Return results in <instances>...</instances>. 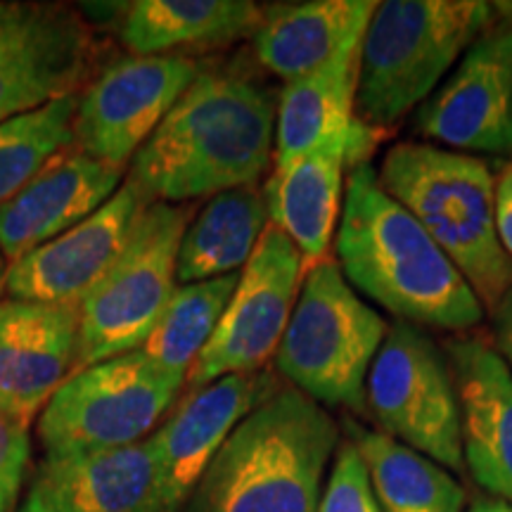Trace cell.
<instances>
[{"mask_svg":"<svg viewBox=\"0 0 512 512\" xmlns=\"http://www.w3.org/2000/svg\"><path fill=\"white\" fill-rule=\"evenodd\" d=\"M335 254L347 283L403 323L451 332L482 323L484 304L465 275L382 188L370 162L347 176Z\"/></svg>","mask_w":512,"mask_h":512,"instance_id":"cell-1","label":"cell"},{"mask_svg":"<svg viewBox=\"0 0 512 512\" xmlns=\"http://www.w3.org/2000/svg\"><path fill=\"white\" fill-rule=\"evenodd\" d=\"M273 95L235 74L200 72L133 157L150 202H185L256 185L275 147Z\"/></svg>","mask_w":512,"mask_h":512,"instance_id":"cell-2","label":"cell"},{"mask_svg":"<svg viewBox=\"0 0 512 512\" xmlns=\"http://www.w3.org/2000/svg\"><path fill=\"white\" fill-rule=\"evenodd\" d=\"M339 448L335 418L299 389H275L238 422L188 512H318Z\"/></svg>","mask_w":512,"mask_h":512,"instance_id":"cell-3","label":"cell"},{"mask_svg":"<svg viewBox=\"0 0 512 512\" xmlns=\"http://www.w3.org/2000/svg\"><path fill=\"white\" fill-rule=\"evenodd\" d=\"M377 178L465 275L484 309H494L512 285V259L496 233L489 164L439 145L396 143Z\"/></svg>","mask_w":512,"mask_h":512,"instance_id":"cell-4","label":"cell"},{"mask_svg":"<svg viewBox=\"0 0 512 512\" xmlns=\"http://www.w3.org/2000/svg\"><path fill=\"white\" fill-rule=\"evenodd\" d=\"M494 22L482 0H384L361 41L356 117L394 126L430 100L451 67Z\"/></svg>","mask_w":512,"mask_h":512,"instance_id":"cell-5","label":"cell"},{"mask_svg":"<svg viewBox=\"0 0 512 512\" xmlns=\"http://www.w3.org/2000/svg\"><path fill=\"white\" fill-rule=\"evenodd\" d=\"M387 332L380 311L358 297L337 261L325 259L304 275L275 368L320 406L363 411L370 366Z\"/></svg>","mask_w":512,"mask_h":512,"instance_id":"cell-6","label":"cell"},{"mask_svg":"<svg viewBox=\"0 0 512 512\" xmlns=\"http://www.w3.org/2000/svg\"><path fill=\"white\" fill-rule=\"evenodd\" d=\"M190 211L152 202L112 271L79 306V351L72 373L138 351L176 292V261Z\"/></svg>","mask_w":512,"mask_h":512,"instance_id":"cell-7","label":"cell"},{"mask_svg":"<svg viewBox=\"0 0 512 512\" xmlns=\"http://www.w3.org/2000/svg\"><path fill=\"white\" fill-rule=\"evenodd\" d=\"M183 384L185 377L166 373L140 349L72 373L38 420L46 458L138 444L169 413Z\"/></svg>","mask_w":512,"mask_h":512,"instance_id":"cell-8","label":"cell"},{"mask_svg":"<svg viewBox=\"0 0 512 512\" xmlns=\"http://www.w3.org/2000/svg\"><path fill=\"white\" fill-rule=\"evenodd\" d=\"M366 406L392 439L446 470L465 467L451 363L418 325H389L368 373Z\"/></svg>","mask_w":512,"mask_h":512,"instance_id":"cell-9","label":"cell"},{"mask_svg":"<svg viewBox=\"0 0 512 512\" xmlns=\"http://www.w3.org/2000/svg\"><path fill=\"white\" fill-rule=\"evenodd\" d=\"M304 275V256L283 230L268 223L242 268L219 328L190 368V389L207 387L228 375L259 373L278 351Z\"/></svg>","mask_w":512,"mask_h":512,"instance_id":"cell-10","label":"cell"},{"mask_svg":"<svg viewBox=\"0 0 512 512\" xmlns=\"http://www.w3.org/2000/svg\"><path fill=\"white\" fill-rule=\"evenodd\" d=\"M200 69L188 57H128L112 64L79 100L74 138L88 155L121 166L147 143Z\"/></svg>","mask_w":512,"mask_h":512,"instance_id":"cell-11","label":"cell"},{"mask_svg":"<svg viewBox=\"0 0 512 512\" xmlns=\"http://www.w3.org/2000/svg\"><path fill=\"white\" fill-rule=\"evenodd\" d=\"M415 128L463 155L512 157V22L491 24L422 102Z\"/></svg>","mask_w":512,"mask_h":512,"instance_id":"cell-12","label":"cell"},{"mask_svg":"<svg viewBox=\"0 0 512 512\" xmlns=\"http://www.w3.org/2000/svg\"><path fill=\"white\" fill-rule=\"evenodd\" d=\"M91 62V36L74 12L0 3V124L74 95Z\"/></svg>","mask_w":512,"mask_h":512,"instance_id":"cell-13","label":"cell"},{"mask_svg":"<svg viewBox=\"0 0 512 512\" xmlns=\"http://www.w3.org/2000/svg\"><path fill=\"white\" fill-rule=\"evenodd\" d=\"M147 204L145 192L126 181L95 214L8 266L10 299L81 306L124 254Z\"/></svg>","mask_w":512,"mask_h":512,"instance_id":"cell-14","label":"cell"},{"mask_svg":"<svg viewBox=\"0 0 512 512\" xmlns=\"http://www.w3.org/2000/svg\"><path fill=\"white\" fill-rule=\"evenodd\" d=\"M380 131L356 119L349 131L337 133L309 155L275 169L264 185L268 221L283 230L304 256L306 271L328 259L342 216V190L347 166L368 162Z\"/></svg>","mask_w":512,"mask_h":512,"instance_id":"cell-15","label":"cell"},{"mask_svg":"<svg viewBox=\"0 0 512 512\" xmlns=\"http://www.w3.org/2000/svg\"><path fill=\"white\" fill-rule=\"evenodd\" d=\"M275 389L280 387L271 373L228 375L192 389L152 434L159 463V512H178L190 501L230 432Z\"/></svg>","mask_w":512,"mask_h":512,"instance_id":"cell-16","label":"cell"},{"mask_svg":"<svg viewBox=\"0 0 512 512\" xmlns=\"http://www.w3.org/2000/svg\"><path fill=\"white\" fill-rule=\"evenodd\" d=\"M79 351V306L0 302V415L29 430Z\"/></svg>","mask_w":512,"mask_h":512,"instance_id":"cell-17","label":"cell"},{"mask_svg":"<svg viewBox=\"0 0 512 512\" xmlns=\"http://www.w3.org/2000/svg\"><path fill=\"white\" fill-rule=\"evenodd\" d=\"M460 403L463 460L491 498L512 503V370L489 342L446 344Z\"/></svg>","mask_w":512,"mask_h":512,"instance_id":"cell-18","label":"cell"},{"mask_svg":"<svg viewBox=\"0 0 512 512\" xmlns=\"http://www.w3.org/2000/svg\"><path fill=\"white\" fill-rule=\"evenodd\" d=\"M124 169L79 150H62L34 181L0 207V254L15 261L60 238L119 190Z\"/></svg>","mask_w":512,"mask_h":512,"instance_id":"cell-19","label":"cell"},{"mask_svg":"<svg viewBox=\"0 0 512 512\" xmlns=\"http://www.w3.org/2000/svg\"><path fill=\"white\" fill-rule=\"evenodd\" d=\"M29 494L55 512H159L152 437L107 451L46 458Z\"/></svg>","mask_w":512,"mask_h":512,"instance_id":"cell-20","label":"cell"},{"mask_svg":"<svg viewBox=\"0 0 512 512\" xmlns=\"http://www.w3.org/2000/svg\"><path fill=\"white\" fill-rule=\"evenodd\" d=\"M375 0H306L264 10L254 53L268 72L292 83L328 64L366 34Z\"/></svg>","mask_w":512,"mask_h":512,"instance_id":"cell-21","label":"cell"},{"mask_svg":"<svg viewBox=\"0 0 512 512\" xmlns=\"http://www.w3.org/2000/svg\"><path fill=\"white\" fill-rule=\"evenodd\" d=\"M361 41L363 36L304 79L285 83L275 114V169L309 155L325 140L354 126Z\"/></svg>","mask_w":512,"mask_h":512,"instance_id":"cell-22","label":"cell"},{"mask_svg":"<svg viewBox=\"0 0 512 512\" xmlns=\"http://www.w3.org/2000/svg\"><path fill=\"white\" fill-rule=\"evenodd\" d=\"M261 19L264 10L249 0H138L126 12L121 38L136 57H159L254 36Z\"/></svg>","mask_w":512,"mask_h":512,"instance_id":"cell-23","label":"cell"},{"mask_svg":"<svg viewBox=\"0 0 512 512\" xmlns=\"http://www.w3.org/2000/svg\"><path fill=\"white\" fill-rule=\"evenodd\" d=\"M268 223L264 190L256 185L209 197L204 209L185 228L176 280L192 285L238 273L259 245Z\"/></svg>","mask_w":512,"mask_h":512,"instance_id":"cell-24","label":"cell"},{"mask_svg":"<svg viewBox=\"0 0 512 512\" xmlns=\"http://www.w3.org/2000/svg\"><path fill=\"white\" fill-rule=\"evenodd\" d=\"M354 446L366 465L382 512H463L465 489L451 470L384 432L354 427Z\"/></svg>","mask_w":512,"mask_h":512,"instance_id":"cell-25","label":"cell"},{"mask_svg":"<svg viewBox=\"0 0 512 512\" xmlns=\"http://www.w3.org/2000/svg\"><path fill=\"white\" fill-rule=\"evenodd\" d=\"M240 273L176 287L155 330L140 351L166 373L185 377L219 328L223 311L238 287Z\"/></svg>","mask_w":512,"mask_h":512,"instance_id":"cell-26","label":"cell"},{"mask_svg":"<svg viewBox=\"0 0 512 512\" xmlns=\"http://www.w3.org/2000/svg\"><path fill=\"white\" fill-rule=\"evenodd\" d=\"M76 110L79 98L67 95L0 124V207L74 143Z\"/></svg>","mask_w":512,"mask_h":512,"instance_id":"cell-27","label":"cell"},{"mask_svg":"<svg viewBox=\"0 0 512 512\" xmlns=\"http://www.w3.org/2000/svg\"><path fill=\"white\" fill-rule=\"evenodd\" d=\"M318 512H382L354 444L337 448Z\"/></svg>","mask_w":512,"mask_h":512,"instance_id":"cell-28","label":"cell"},{"mask_svg":"<svg viewBox=\"0 0 512 512\" xmlns=\"http://www.w3.org/2000/svg\"><path fill=\"white\" fill-rule=\"evenodd\" d=\"M31 441L29 430L0 415V486L10 491H19L24 472L29 467Z\"/></svg>","mask_w":512,"mask_h":512,"instance_id":"cell-29","label":"cell"},{"mask_svg":"<svg viewBox=\"0 0 512 512\" xmlns=\"http://www.w3.org/2000/svg\"><path fill=\"white\" fill-rule=\"evenodd\" d=\"M496 233L503 252L512 259V159L498 171L494 188Z\"/></svg>","mask_w":512,"mask_h":512,"instance_id":"cell-30","label":"cell"},{"mask_svg":"<svg viewBox=\"0 0 512 512\" xmlns=\"http://www.w3.org/2000/svg\"><path fill=\"white\" fill-rule=\"evenodd\" d=\"M491 325H494V339L496 351L508 363L512 370V285L508 292L498 299V304L491 309Z\"/></svg>","mask_w":512,"mask_h":512,"instance_id":"cell-31","label":"cell"},{"mask_svg":"<svg viewBox=\"0 0 512 512\" xmlns=\"http://www.w3.org/2000/svg\"><path fill=\"white\" fill-rule=\"evenodd\" d=\"M467 512H512V503L501 501V498H486V501H477L470 505Z\"/></svg>","mask_w":512,"mask_h":512,"instance_id":"cell-32","label":"cell"},{"mask_svg":"<svg viewBox=\"0 0 512 512\" xmlns=\"http://www.w3.org/2000/svg\"><path fill=\"white\" fill-rule=\"evenodd\" d=\"M19 512H55V510H50L48 505H43L36 496L29 494V498H27V501H24V505H22V508H19Z\"/></svg>","mask_w":512,"mask_h":512,"instance_id":"cell-33","label":"cell"},{"mask_svg":"<svg viewBox=\"0 0 512 512\" xmlns=\"http://www.w3.org/2000/svg\"><path fill=\"white\" fill-rule=\"evenodd\" d=\"M15 498H17L15 491L3 489V486H0V512H10L12 503H15Z\"/></svg>","mask_w":512,"mask_h":512,"instance_id":"cell-34","label":"cell"},{"mask_svg":"<svg viewBox=\"0 0 512 512\" xmlns=\"http://www.w3.org/2000/svg\"><path fill=\"white\" fill-rule=\"evenodd\" d=\"M5 278H8V266H5V256L0 254V292L5 287Z\"/></svg>","mask_w":512,"mask_h":512,"instance_id":"cell-35","label":"cell"}]
</instances>
